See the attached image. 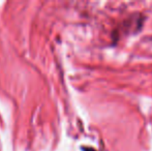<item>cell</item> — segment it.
I'll use <instances>...</instances> for the list:
<instances>
[{"mask_svg":"<svg viewBox=\"0 0 152 151\" xmlns=\"http://www.w3.org/2000/svg\"><path fill=\"white\" fill-rule=\"evenodd\" d=\"M83 151H96L93 148H87V147H83Z\"/></svg>","mask_w":152,"mask_h":151,"instance_id":"6da1fadb","label":"cell"}]
</instances>
